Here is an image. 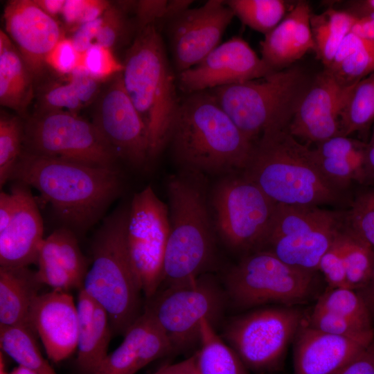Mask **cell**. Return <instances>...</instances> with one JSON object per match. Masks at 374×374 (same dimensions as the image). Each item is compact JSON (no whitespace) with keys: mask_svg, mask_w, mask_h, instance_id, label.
I'll list each match as a JSON object with an SVG mask.
<instances>
[{"mask_svg":"<svg viewBox=\"0 0 374 374\" xmlns=\"http://www.w3.org/2000/svg\"><path fill=\"white\" fill-rule=\"evenodd\" d=\"M111 5V3L107 1L84 0L79 25L100 18Z\"/></svg>","mask_w":374,"mask_h":374,"instance_id":"cell-49","label":"cell"},{"mask_svg":"<svg viewBox=\"0 0 374 374\" xmlns=\"http://www.w3.org/2000/svg\"><path fill=\"white\" fill-rule=\"evenodd\" d=\"M174 352L167 336L145 310L124 333L121 345L108 354L96 374H134L150 362Z\"/></svg>","mask_w":374,"mask_h":374,"instance_id":"cell-22","label":"cell"},{"mask_svg":"<svg viewBox=\"0 0 374 374\" xmlns=\"http://www.w3.org/2000/svg\"><path fill=\"white\" fill-rule=\"evenodd\" d=\"M7 374H36L32 370L28 368L18 364V366L14 368L10 372H8Z\"/></svg>","mask_w":374,"mask_h":374,"instance_id":"cell-57","label":"cell"},{"mask_svg":"<svg viewBox=\"0 0 374 374\" xmlns=\"http://www.w3.org/2000/svg\"><path fill=\"white\" fill-rule=\"evenodd\" d=\"M295 337V374H333L374 341V332L337 336L314 329L304 320Z\"/></svg>","mask_w":374,"mask_h":374,"instance_id":"cell-20","label":"cell"},{"mask_svg":"<svg viewBox=\"0 0 374 374\" xmlns=\"http://www.w3.org/2000/svg\"><path fill=\"white\" fill-rule=\"evenodd\" d=\"M305 321L314 329L337 336L357 337L374 332V328H368L339 314L315 308Z\"/></svg>","mask_w":374,"mask_h":374,"instance_id":"cell-39","label":"cell"},{"mask_svg":"<svg viewBox=\"0 0 374 374\" xmlns=\"http://www.w3.org/2000/svg\"><path fill=\"white\" fill-rule=\"evenodd\" d=\"M357 19L349 12L332 8L320 15L311 14L315 52L326 68L331 64L341 41L350 32Z\"/></svg>","mask_w":374,"mask_h":374,"instance_id":"cell-30","label":"cell"},{"mask_svg":"<svg viewBox=\"0 0 374 374\" xmlns=\"http://www.w3.org/2000/svg\"><path fill=\"white\" fill-rule=\"evenodd\" d=\"M80 66L102 82L121 73L124 68L111 48L98 44H93L81 55Z\"/></svg>","mask_w":374,"mask_h":374,"instance_id":"cell-40","label":"cell"},{"mask_svg":"<svg viewBox=\"0 0 374 374\" xmlns=\"http://www.w3.org/2000/svg\"><path fill=\"white\" fill-rule=\"evenodd\" d=\"M6 33L15 44L35 80L41 77L46 57L63 37L58 22L32 0H12L5 6Z\"/></svg>","mask_w":374,"mask_h":374,"instance_id":"cell-18","label":"cell"},{"mask_svg":"<svg viewBox=\"0 0 374 374\" xmlns=\"http://www.w3.org/2000/svg\"><path fill=\"white\" fill-rule=\"evenodd\" d=\"M79 332L75 366L79 374H96L108 355L112 330L109 317L82 290L77 300Z\"/></svg>","mask_w":374,"mask_h":374,"instance_id":"cell-26","label":"cell"},{"mask_svg":"<svg viewBox=\"0 0 374 374\" xmlns=\"http://www.w3.org/2000/svg\"><path fill=\"white\" fill-rule=\"evenodd\" d=\"M102 23V16L93 21L75 28L71 39L77 51L82 55L91 46L96 44V37Z\"/></svg>","mask_w":374,"mask_h":374,"instance_id":"cell-46","label":"cell"},{"mask_svg":"<svg viewBox=\"0 0 374 374\" xmlns=\"http://www.w3.org/2000/svg\"><path fill=\"white\" fill-rule=\"evenodd\" d=\"M42 285L28 267H0V326L30 328V310Z\"/></svg>","mask_w":374,"mask_h":374,"instance_id":"cell-27","label":"cell"},{"mask_svg":"<svg viewBox=\"0 0 374 374\" xmlns=\"http://www.w3.org/2000/svg\"><path fill=\"white\" fill-rule=\"evenodd\" d=\"M199 345L196 353L199 374H249L235 351L205 318L201 321Z\"/></svg>","mask_w":374,"mask_h":374,"instance_id":"cell-29","label":"cell"},{"mask_svg":"<svg viewBox=\"0 0 374 374\" xmlns=\"http://www.w3.org/2000/svg\"><path fill=\"white\" fill-rule=\"evenodd\" d=\"M344 261L348 287L358 290L370 279L374 251L346 226L344 232Z\"/></svg>","mask_w":374,"mask_h":374,"instance_id":"cell-34","label":"cell"},{"mask_svg":"<svg viewBox=\"0 0 374 374\" xmlns=\"http://www.w3.org/2000/svg\"><path fill=\"white\" fill-rule=\"evenodd\" d=\"M314 308L339 314L373 328L368 310L356 290L346 287H329L319 297Z\"/></svg>","mask_w":374,"mask_h":374,"instance_id":"cell-36","label":"cell"},{"mask_svg":"<svg viewBox=\"0 0 374 374\" xmlns=\"http://www.w3.org/2000/svg\"><path fill=\"white\" fill-rule=\"evenodd\" d=\"M234 13L226 1L209 0L188 8L168 21L175 66L179 73L199 64L220 44Z\"/></svg>","mask_w":374,"mask_h":374,"instance_id":"cell-15","label":"cell"},{"mask_svg":"<svg viewBox=\"0 0 374 374\" xmlns=\"http://www.w3.org/2000/svg\"><path fill=\"white\" fill-rule=\"evenodd\" d=\"M84 3V0L65 1L61 15L67 26H75V28L78 26Z\"/></svg>","mask_w":374,"mask_h":374,"instance_id":"cell-51","label":"cell"},{"mask_svg":"<svg viewBox=\"0 0 374 374\" xmlns=\"http://www.w3.org/2000/svg\"><path fill=\"white\" fill-rule=\"evenodd\" d=\"M330 70L344 85H350L374 72V42H370Z\"/></svg>","mask_w":374,"mask_h":374,"instance_id":"cell-38","label":"cell"},{"mask_svg":"<svg viewBox=\"0 0 374 374\" xmlns=\"http://www.w3.org/2000/svg\"><path fill=\"white\" fill-rule=\"evenodd\" d=\"M226 295L208 274L180 285L160 289L147 299L144 310L156 321L175 351H185L200 341L201 321L214 326L222 314Z\"/></svg>","mask_w":374,"mask_h":374,"instance_id":"cell-11","label":"cell"},{"mask_svg":"<svg viewBox=\"0 0 374 374\" xmlns=\"http://www.w3.org/2000/svg\"><path fill=\"white\" fill-rule=\"evenodd\" d=\"M170 233L160 289L189 283L214 260L216 231L205 175L181 170L167 182Z\"/></svg>","mask_w":374,"mask_h":374,"instance_id":"cell-3","label":"cell"},{"mask_svg":"<svg viewBox=\"0 0 374 374\" xmlns=\"http://www.w3.org/2000/svg\"><path fill=\"white\" fill-rule=\"evenodd\" d=\"M374 124V72L359 80L341 115V136L366 134Z\"/></svg>","mask_w":374,"mask_h":374,"instance_id":"cell-32","label":"cell"},{"mask_svg":"<svg viewBox=\"0 0 374 374\" xmlns=\"http://www.w3.org/2000/svg\"><path fill=\"white\" fill-rule=\"evenodd\" d=\"M346 226V211H337L323 223L270 241L267 250L292 267L316 272L322 257Z\"/></svg>","mask_w":374,"mask_h":374,"instance_id":"cell-24","label":"cell"},{"mask_svg":"<svg viewBox=\"0 0 374 374\" xmlns=\"http://www.w3.org/2000/svg\"><path fill=\"white\" fill-rule=\"evenodd\" d=\"M309 4L300 1L260 42L261 58L274 71L288 67L308 51H315Z\"/></svg>","mask_w":374,"mask_h":374,"instance_id":"cell-25","label":"cell"},{"mask_svg":"<svg viewBox=\"0 0 374 374\" xmlns=\"http://www.w3.org/2000/svg\"><path fill=\"white\" fill-rule=\"evenodd\" d=\"M357 292L363 299L374 323V266L371 276L367 283Z\"/></svg>","mask_w":374,"mask_h":374,"instance_id":"cell-54","label":"cell"},{"mask_svg":"<svg viewBox=\"0 0 374 374\" xmlns=\"http://www.w3.org/2000/svg\"><path fill=\"white\" fill-rule=\"evenodd\" d=\"M357 82L344 85L326 68L301 98L288 127L290 134L317 144L341 136V115Z\"/></svg>","mask_w":374,"mask_h":374,"instance_id":"cell-17","label":"cell"},{"mask_svg":"<svg viewBox=\"0 0 374 374\" xmlns=\"http://www.w3.org/2000/svg\"><path fill=\"white\" fill-rule=\"evenodd\" d=\"M370 42L372 41L362 38L350 32L341 41L331 64L328 68L326 69H334L338 66L346 57L362 46L368 44Z\"/></svg>","mask_w":374,"mask_h":374,"instance_id":"cell-48","label":"cell"},{"mask_svg":"<svg viewBox=\"0 0 374 374\" xmlns=\"http://www.w3.org/2000/svg\"><path fill=\"white\" fill-rule=\"evenodd\" d=\"M129 208H118L98 230L82 290L107 312L112 332L123 334L141 314V294L126 244Z\"/></svg>","mask_w":374,"mask_h":374,"instance_id":"cell-6","label":"cell"},{"mask_svg":"<svg viewBox=\"0 0 374 374\" xmlns=\"http://www.w3.org/2000/svg\"><path fill=\"white\" fill-rule=\"evenodd\" d=\"M366 156L369 168L374 178V124L372 127L370 141L367 143Z\"/></svg>","mask_w":374,"mask_h":374,"instance_id":"cell-56","label":"cell"},{"mask_svg":"<svg viewBox=\"0 0 374 374\" xmlns=\"http://www.w3.org/2000/svg\"><path fill=\"white\" fill-rule=\"evenodd\" d=\"M303 321L293 306L265 308L232 319L224 337L247 368L264 372L278 366Z\"/></svg>","mask_w":374,"mask_h":374,"instance_id":"cell-12","label":"cell"},{"mask_svg":"<svg viewBox=\"0 0 374 374\" xmlns=\"http://www.w3.org/2000/svg\"><path fill=\"white\" fill-rule=\"evenodd\" d=\"M242 174L277 204L317 206L343 203V190L320 170L314 150L288 128L267 132L253 145Z\"/></svg>","mask_w":374,"mask_h":374,"instance_id":"cell-4","label":"cell"},{"mask_svg":"<svg viewBox=\"0 0 374 374\" xmlns=\"http://www.w3.org/2000/svg\"><path fill=\"white\" fill-rule=\"evenodd\" d=\"M168 143L181 170L223 176L242 172L254 145L208 90L180 100Z\"/></svg>","mask_w":374,"mask_h":374,"instance_id":"cell-2","label":"cell"},{"mask_svg":"<svg viewBox=\"0 0 374 374\" xmlns=\"http://www.w3.org/2000/svg\"><path fill=\"white\" fill-rule=\"evenodd\" d=\"M316 283L315 272L292 267L267 249L246 255L225 278L226 296L242 309L307 302L315 294Z\"/></svg>","mask_w":374,"mask_h":374,"instance_id":"cell-9","label":"cell"},{"mask_svg":"<svg viewBox=\"0 0 374 374\" xmlns=\"http://www.w3.org/2000/svg\"><path fill=\"white\" fill-rule=\"evenodd\" d=\"M123 66V87L146 127L151 161L168 143L180 102L156 24L136 31L126 52Z\"/></svg>","mask_w":374,"mask_h":374,"instance_id":"cell-5","label":"cell"},{"mask_svg":"<svg viewBox=\"0 0 374 374\" xmlns=\"http://www.w3.org/2000/svg\"><path fill=\"white\" fill-rule=\"evenodd\" d=\"M84 107L73 88L67 82L50 85L43 93L39 109L64 110L77 114Z\"/></svg>","mask_w":374,"mask_h":374,"instance_id":"cell-43","label":"cell"},{"mask_svg":"<svg viewBox=\"0 0 374 374\" xmlns=\"http://www.w3.org/2000/svg\"><path fill=\"white\" fill-rule=\"evenodd\" d=\"M10 191L15 206L8 225L0 231V267H28L37 263L44 238L43 221L29 186L16 181Z\"/></svg>","mask_w":374,"mask_h":374,"instance_id":"cell-21","label":"cell"},{"mask_svg":"<svg viewBox=\"0 0 374 374\" xmlns=\"http://www.w3.org/2000/svg\"><path fill=\"white\" fill-rule=\"evenodd\" d=\"M346 225L374 251V188L359 191L346 211Z\"/></svg>","mask_w":374,"mask_h":374,"instance_id":"cell-37","label":"cell"},{"mask_svg":"<svg viewBox=\"0 0 374 374\" xmlns=\"http://www.w3.org/2000/svg\"><path fill=\"white\" fill-rule=\"evenodd\" d=\"M81 55L71 38L61 39L46 57V64L58 73L69 75L80 66Z\"/></svg>","mask_w":374,"mask_h":374,"instance_id":"cell-44","label":"cell"},{"mask_svg":"<svg viewBox=\"0 0 374 374\" xmlns=\"http://www.w3.org/2000/svg\"><path fill=\"white\" fill-rule=\"evenodd\" d=\"M24 122L17 116L1 112L0 186L9 180L24 150Z\"/></svg>","mask_w":374,"mask_h":374,"instance_id":"cell-35","label":"cell"},{"mask_svg":"<svg viewBox=\"0 0 374 374\" xmlns=\"http://www.w3.org/2000/svg\"><path fill=\"white\" fill-rule=\"evenodd\" d=\"M10 180L36 189L54 215L75 233L87 231L121 194L118 168L91 166L23 150Z\"/></svg>","mask_w":374,"mask_h":374,"instance_id":"cell-1","label":"cell"},{"mask_svg":"<svg viewBox=\"0 0 374 374\" xmlns=\"http://www.w3.org/2000/svg\"><path fill=\"white\" fill-rule=\"evenodd\" d=\"M274 71L244 39L235 36L197 65L179 73L178 83L190 94L260 78Z\"/></svg>","mask_w":374,"mask_h":374,"instance_id":"cell-16","label":"cell"},{"mask_svg":"<svg viewBox=\"0 0 374 374\" xmlns=\"http://www.w3.org/2000/svg\"><path fill=\"white\" fill-rule=\"evenodd\" d=\"M362 10L366 13V15L374 14V0H367L362 3Z\"/></svg>","mask_w":374,"mask_h":374,"instance_id":"cell-58","label":"cell"},{"mask_svg":"<svg viewBox=\"0 0 374 374\" xmlns=\"http://www.w3.org/2000/svg\"><path fill=\"white\" fill-rule=\"evenodd\" d=\"M196 353L174 364L165 365L153 374H190L196 365Z\"/></svg>","mask_w":374,"mask_h":374,"instance_id":"cell-53","label":"cell"},{"mask_svg":"<svg viewBox=\"0 0 374 374\" xmlns=\"http://www.w3.org/2000/svg\"><path fill=\"white\" fill-rule=\"evenodd\" d=\"M226 3L244 24L265 35L283 20L286 12L281 0H229Z\"/></svg>","mask_w":374,"mask_h":374,"instance_id":"cell-33","label":"cell"},{"mask_svg":"<svg viewBox=\"0 0 374 374\" xmlns=\"http://www.w3.org/2000/svg\"><path fill=\"white\" fill-rule=\"evenodd\" d=\"M29 328L39 337L48 357L59 363L77 350V304L68 292L53 290L39 294L29 313Z\"/></svg>","mask_w":374,"mask_h":374,"instance_id":"cell-19","label":"cell"},{"mask_svg":"<svg viewBox=\"0 0 374 374\" xmlns=\"http://www.w3.org/2000/svg\"><path fill=\"white\" fill-rule=\"evenodd\" d=\"M67 82L84 107L95 101L101 93L103 82L93 77L83 67L78 66L68 75Z\"/></svg>","mask_w":374,"mask_h":374,"instance_id":"cell-45","label":"cell"},{"mask_svg":"<svg viewBox=\"0 0 374 374\" xmlns=\"http://www.w3.org/2000/svg\"><path fill=\"white\" fill-rule=\"evenodd\" d=\"M15 197L10 191L0 193V231L5 229L8 225L15 210Z\"/></svg>","mask_w":374,"mask_h":374,"instance_id":"cell-50","label":"cell"},{"mask_svg":"<svg viewBox=\"0 0 374 374\" xmlns=\"http://www.w3.org/2000/svg\"><path fill=\"white\" fill-rule=\"evenodd\" d=\"M130 28L126 12L120 6L111 5L102 15V23L96 44L112 49L127 35Z\"/></svg>","mask_w":374,"mask_h":374,"instance_id":"cell-42","label":"cell"},{"mask_svg":"<svg viewBox=\"0 0 374 374\" xmlns=\"http://www.w3.org/2000/svg\"><path fill=\"white\" fill-rule=\"evenodd\" d=\"M170 233L168 206L148 186L131 201L126 244L132 269L146 299L159 290Z\"/></svg>","mask_w":374,"mask_h":374,"instance_id":"cell-13","label":"cell"},{"mask_svg":"<svg viewBox=\"0 0 374 374\" xmlns=\"http://www.w3.org/2000/svg\"><path fill=\"white\" fill-rule=\"evenodd\" d=\"M333 374H374V341Z\"/></svg>","mask_w":374,"mask_h":374,"instance_id":"cell-47","label":"cell"},{"mask_svg":"<svg viewBox=\"0 0 374 374\" xmlns=\"http://www.w3.org/2000/svg\"><path fill=\"white\" fill-rule=\"evenodd\" d=\"M24 151L106 168H118L119 159L92 122L64 110L38 109L26 118Z\"/></svg>","mask_w":374,"mask_h":374,"instance_id":"cell-10","label":"cell"},{"mask_svg":"<svg viewBox=\"0 0 374 374\" xmlns=\"http://www.w3.org/2000/svg\"><path fill=\"white\" fill-rule=\"evenodd\" d=\"M0 346L18 364L36 374H57L41 353L33 332L27 327L0 326Z\"/></svg>","mask_w":374,"mask_h":374,"instance_id":"cell-31","label":"cell"},{"mask_svg":"<svg viewBox=\"0 0 374 374\" xmlns=\"http://www.w3.org/2000/svg\"><path fill=\"white\" fill-rule=\"evenodd\" d=\"M92 123L119 159L139 168L150 161L148 131L124 89L122 72L101 92Z\"/></svg>","mask_w":374,"mask_h":374,"instance_id":"cell-14","label":"cell"},{"mask_svg":"<svg viewBox=\"0 0 374 374\" xmlns=\"http://www.w3.org/2000/svg\"><path fill=\"white\" fill-rule=\"evenodd\" d=\"M36 276L53 290H81L88 271L87 260L71 229L62 226L44 238L38 252Z\"/></svg>","mask_w":374,"mask_h":374,"instance_id":"cell-23","label":"cell"},{"mask_svg":"<svg viewBox=\"0 0 374 374\" xmlns=\"http://www.w3.org/2000/svg\"><path fill=\"white\" fill-rule=\"evenodd\" d=\"M216 234L231 249L256 251L265 247L276 206L242 172L223 176L209 194Z\"/></svg>","mask_w":374,"mask_h":374,"instance_id":"cell-8","label":"cell"},{"mask_svg":"<svg viewBox=\"0 0 374 374\" xmlns=\"http://www.w3.org/2000/svg\"><path fill=\"white\" fill-rule=\"evenodd\" d=\"M190 374H199V372H198L197 368V364L195 365V366L193 369Z\"/></svg>","mask_w":374,"mask_h":374,"instance_id":"cell-59","label":"cell"},{"mask_svg":"<svg viewBox=\"0 0 374 374\" xmlns=\"http://www.w3.org/2000/svg\"><path fill=\"white\" fill-rule=\"evenodd\" d=\"M33 80L19 50L8 34L0 31V104L24 116L33 98Z\"/></svg>","mask_w":374,"mask_h":374,"instance_id":"cell-28","label":"cell"},{"mask_svg":"<svg viewBox=\"0 0 374 374\" xmlns=\"http://www.w3.org/2000/svg\"><path fill=\"white\" fill-rule=\"evenodd\" d=\"M310 81L296 66L260 78L208 90L246 137L288 128Z\"/></svg>","mask_w":374,"mask_h":374,"instance_id":"cell-7","label":"cell"},{"mask_svg":"<svg viewBox=\"0 0 374 374\" xmlns=\"http://www.w3.org/2000/svg\"><path fill=\"white\" fill-rule=\"evenodd\" d=\"M35 1L45 12L53 18L62 13L65 3L64 0H35Z\"/></svg>","mask_w":374,"mask_h":374,"instance_id":"cell-55","label":"cell"},{"mask_svg":"<svg viewBox=\"0 0 374 374\" xmlns=\"http://www.w3.org/2000/svg\"><path fill=\"white\" fill-rule=\"evenodd\" d=\"M345 229L335 239L332 246L322 257L319 263V270L323 274L330 287L348 288L344 251V232Z\"/></svg>","mask_w":374,"mask_h":374,"instance_id":"cell-41","label":"cell"},{"mask_svg":"<svg viewBox=\"0 0 374 374\" xmlns=\"http://www.w3.org/2000/svg\"><path fill=\"white\" fill-rule=\"evenodd\" d=\"M350 32L362 38L374 42V14L357 17Z\"/></svg>","mask_w":374,"mask_h":374,"instance_id":"cell-52","label":"cell"}]
</instances>
